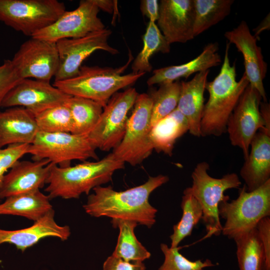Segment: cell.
<instances>
[{"mask_svg": "<svg viewBox=\"0 0 270 270\" xmlns=\"http://www.w3.org/2000/svg\"><path fill=\"white\" fill-rule=\"evenodd\" d=\"M180 88V82L176 80L160 84L158 89L150 92L149 95L152 102L150 120L152 127L176 108Z\"/></svg>", "mask_w": 270, "mask_h": 270, "instance_id": "1f68e13d", "label": "cell"}, {"mask_svg": "<svg viewBox=\"0 0 270 270\" xmlns=\"http://www.w3.org/2000/svg\"><path fill=\"white\" fill-rule=\"evenodd\" d=\"M140 10L144 16H146L150 22H156L158 18L159 4L156 0H142Z\"/></svg>", "mask_w": 270, "mask_h": 270, "instance_id": "f35d334b", "label": "cell"}, {"mask_svg": "<svg viewBox=\"0 0 270 270\" xmlns=\"http://www.w3.org/2000/svg\"><path fill=\"white\" fill-rule=\"evenodd\" d=\"M262 98L258 92L248 84L228 122L226 132L230 143L242 149L244 160L256 132L261 130H268L260 111Z\"/></svg>", "mask_w": 270, "mask_h": 270, "instance_id": "4fadbf2b", "label": "cell"}, {"mask_svg": "<svg viewBox=\"0 0 270 270\" xmlns=\"http://www.w3.org/2000/svg\"><path fill=\"white\" fill-rule=\"evenodd\" d=\"M66 104L72 117V133L76 134L87 135L98 122L104 109L96 102L76 96H70Z\"/></svg>", "mask_w": 270, "mask_h": 270, "instance_id": "4316f807", "label": "cell"}, {"mask_svg": "<svg viewBox=\"0 0 270 270\" xmlns=\"http://www.w3.org/2000/svg\"><path fill=\"white\" fill-rule=\"evenodd\" d=\"M66 10L57 0H0V21L30 38Z\"/></svg>", "mask_w": 270, "mask_h": 270, "instance_id": "ba28073f", "label": "cell"}, {"mask_svg": "<svg viewBox=\"0 0 270 270\" xmlns=\"http://www.w3.org/2000/svg\"><path fill=\"white\" fill-rule=\"evenodd\" d=\"M94 2L99 8L106 12L112 14L114 10L116 1L111 0H94Z\"/></svg>", "mask_w": 270, "mask_h": 270, "instance_id": "60d3db41", "label": "cell"}, {"mask_svg": "<svg viewBox=\"0 0 270 270\" xmlns=\"http://www.w3.org/2000/svg\"><path fill=\"white\" fill-rule=\"evenodd\" d=\"M194 35L196 36L223 20L230 13L234 0H193Z\"/></svg>", "mask_w": 270, "mask_h": 270, "instance_id": "83f0119b", "label": "cell"}, {"mask_svg": "<svg viewBox=\"0 0 270 270\" xmlns=\"http://www.w3.org/2000/svg\"><path fill=\"white\" fill-rule=\"evenodd\" d=\"M188 130L187 120L176 108L152 127L150 138L153 149L171 156L176 140Z\"/></svg>", "mask_w": 270, "mask_h": 270, "instance_id": "cb8c5ba5", "label": "cell"}, {"mask_svg": "<svg viewBox=\"0 0 270 270\" xmlns=\"http://www.w3.org/2000/svg\"><path fill=\"white\" fill-rule=\"evenodd\" d=\"M20 80L12 60H4L0 65V110L6 94Z\"/></svg>", "mask_w": 270, "mask_h": 270, "instance_id": "d590c367", "label": "cell"}, {"mask_svg": "<svg viewBox=\"0 0 270 270\" xmlns=\"http://www.w3.org/2000/svg\"><path fill=\"white\" fill-rule=\"evenodd\" d=\"M160 247L164 260L158 270H203L205 268L215 266L209 259L204 262L200 260L191 261L179 252L178 247L169 248L163 243Z\"/></svg>", "mask_w": 270, "mask_h": 270, "instance_id": "836d02e7", "label": "cell"}, {"mask_svg": "<svg viewBox=\"0 0 270 270\" xmlns=\"http://www.w3.org/2000/svg\"><path fill=\"white\" fill-rule=\"evenodd\" d=\"M40 132H70L73 122L70 108L66 102L48 108L35 116Z\"/></svg>", "mask_w": 270, "mask_h": 270, "instance_id": "d6a6232c", "label": "cell"}, {"mask_svg": "<svg viewBox=\"0 0 270 270\" xmlns=\"http://www.w3.org/2000/svg\"><path fill=\"white\" fill-rule=\"evenodd\" d=\"M240 270H262L264 252L256 228L234 240Z\"/></svg>", "mask_w": 270, "mask_h": 270, "instance_id": "f546056e", "label": "cell"}, {"mask_svg": "<svg viewBox=\"0 0 270 270\" xmlns=\"http://www.w3.org/2000/svg\"><path fill=\"white\" fill-rule=\"evenodd\" d=\"M229 48L228 42L219 74L206 86L209 98L204 106L200 122V136H220L226 132L228 119L249 84L244 73L240 80H236V66L234 64L232 66L230 62Z\"/></svg>", "mask_w": 270, "mask_h": 270, "instance_id": "7a4b0ae2", "label": "cell"}, {"mask_svg": "<svg viewBox=\"0 0 270 270\" xmlns=\"http://www.w3.org/2000/svg\"><path fill=\"white\" fill-rule=\"evenodd\" d=\"M112 30L104 29L74 38H64L56 42L59 56V66L54 82L70 78L76 76L83 62L96 50H102L112 54L118 50L110 46L108 40Z\"/></svg>", "mask_w": 270, "mask_h": 270, "instance_id": "7c38bea8", "label": "cell"}, {"mask_svg": "<svg viewBox=\"0 0 270 270\" xmlns=\"http://www.w3.org/2000/svg\"><path fill=\"white\" fill-rule=\"evenodd\" d=\"M50 200L40 190L12 196L0 204V214L20 216L36 222L53 209Z\"/></svg>", "mask_w": 270, "mask_h": 270, "instance_id": "d4e9b609", "label": "cell"}, {"mask_svg": "<svg viewBox=\"0 0 270 270\" xmlns=\"http://www.w3.org/2000/svg\"><path fill=\"white\" fill-rule=\"evenodd\" d=\"M143 262H126L113 254L108 256L103 264V270H146Z\"/></svg>", "mask_w": 270, "mask_h": 270, "instance_id": "74e56055", "label": "cell"}, {"mask_svg": "<svg viewBox=\"0 0 270 270\" xmlns=\"http://www.w3.org/2000/svg\"><path fill=\"white\" fill-rule=\"evenodd\" d=\"M218 49L216 42L210 43L197 57L188 62L154 70L146 83L150 86L172 82L180 78H187L193 74L217 66L222 62L220 56L218 52Z\"/></svg>", "mask_w": 270, "mask_h": 270, "instance_id": "603a6c76", "label": "cell"}, {"mask_svg": "<svg viewBox=\"0 0 270 270\" xmlns=\"http://www.w3.org/2000/svg\"><path fill=\"white\" fill-rule=\"evenodd\" d=\"M224 36L228 42L233 44L242 53L244 60V74L249 84L256 90L267 102L263 80L267 70V64L264 60L261 48L257 44V38L252 35L245 21L231 30L226 32Z\"/></svg>", "mask_w": 270, "mask_h": 270, "instance_id": "2e32d148", "label": "cell"}, {"mask_svg": "<svg viewBox=\"0 0 270 270\" xmlns=\"http://www.w3.org/2000/svg\"><path fill=\"white\" fill-rule=\"evenodd\" d=\"M138 94L136 88H129L110 98L98 122L87 134L96 149L108 152L120 142L126 132L128 112Z\"/></svg>", "mask_w": 270, "mask_h": 270, "instance_id": "30bf717a", "label": "cell"}, {"mask_svg": "<svg viewBox=\"0 0 270 270\" xmlns=\"http://www.w3.org/2000/svg\"><path fill=\"white\" fill-rule=\"evenodd\" d=\"M30 144H14L0 148V186L8 170L26 154Z\"/></svg>", "mask_w": 270, "mask_h": 270, "instance_id": "e575fe53", "label": "cell"}, {"mask_svg": "<svg viewBox=\"0 0 270 270\" xmlns=\"http://www.w3.org/2000/svg\"><path fill=\"white\" fill-rule=\"evenodd\" d=\"M52 209L30 226L17 230L0 228V245L4 243L14 244L22 252L47 237H55L66 240L70 235L68 226H60L54 219Z\"/></svg>", "mask_w": 270, "mask_h": 270, "instance_id": "d6986e66", "label": "cell"}, {"mask_svg": "<svg viewBox=\"0 0 270 270\" xmlns=\"http://www.w3.org/2000/svg\"><path fill=\"white\" fill-rule=\"evenodd\" d=\"M132 56L124 66L118 68L82 66L75 76L54 82L53 85L71 96L92 100L104 108L110 98L120 89L134 84L146 73L122 74Z\"/></svg>", "mask_w": 270, "mask_h": 270, "instance_id": "277c9868", "label": "cell"}, {"mask_svg": "<svg viewBox=\"0 0 270 270\" xmlns=\"http://www.w3.org/2000/svg\"><path fill=\"white\" fill-rule=\"evenodd\" d=\"M142 40L143 48L132 66V72L134 73L150 72L152 69L150 62L152 56L158 52L166 54L170 52V44L156 22L149 21Z\"/></svg>", "mask_w": 270, "mask_h": 270, "instance_id": "f1b7e54d", "label": "cell"}, {"mask_svg": "<svg viewBox=\"0 0 270 270\" xmlns=\"http://www.w3.org/2000/svg\"><path fill=\"white\" fill-rule=\"evenodd\" d=\"M100 11L94 0H80L78 7L66 10L54 22L31 38L56 43L64 38H79L104 29L98 14Z\"/></svg>", "mask_w": 270, "mask_h": 270, "instance_id": "8fae6325", "label": "cell"}, {"mask_svg": "<svg viewBox=\"0 0 270 270\" xmlns=\"http://www.w3.org/2000/svg\"><path fill=\"white\" fill-rule=\"evenodd\" d=\"M230 198L218 204V215L226 220L222 233L230 239L236 238L256 228L262 218L270 216V180L257 189L248 192L246 186L238 197Z\"/></svg>", "mask_w": 270, "mask_h": 270, "instance_id": "5b68a950", "label": "cell"}, {"mask_svg": "<svg viewBox=\"0 0 270 270\" xmlns=\"http://www.w3.org/2000/svg\"><path fill=\"white\" fill-rule=\"evenodd\" d=\"M209 167L206 162L198 163L192 174V186L185 189L195 198L202 208V220L206 231L204 238L213 235L218 236L222 233L218 204L229 198L224 194L226 190L239 188L242 184L235 173L227 174L219 178L210 176L208 173Z\"/></svg>", "mask_w": 270, "mask_h": 270, "instance_id": "8992f818", "label": "cell"}, {"mask_svg": "<svg viewBox=\"0 0 270 270\" xmlns=\"http://www.w3.org/2000/svg\"><path fill=\"white\" fill-rule=\"evenodd\" d=\"M169 180L167 176H150L144 184L124 191L117 192L111 186H98L83 206L92 216H107L112 220L136 222L150 228L156 222L158 210L149 202L151 193Z\"/></svg>", "mask_w": 270, "mask_h": 270, "instance_id": "6da1fadb", "label": "cell"}, {"mask_svg": "<svg viewBox=\"0 0 270 270\" xmlns=\"http://www.w3.org/2000/svg\"><path fill=\"white\" fill-rule=\"evenodd\" d=\"M114 228L120 230L118 242L112 254L126 262H140L148 259L150 253L137 239L134 230L138 225L134 220H112Z\"/></svg>", "mask_w": 270, "mask_h": 270, "instance_id": "484cf974", "label": "cell"}, {"mask_svg": "<svg viewBox=\"0 0 270 270\" xmlns=\"http://www.w3.org/2000/svg\"><path fill=\"white\" fill-rule=\"evenodd\" d=\"M38 132L35 116L24 108L0 110V148L14 144H30Z\"/></svg>", "mask_w": 270, "mask_h": 270, "instance_id": "44dd1931", "label": "cell"}, {"mask_svg": "<svg viewBox=\"0 0 270 270\" xmlns=\"http://www.w3.org/2000/svg\"><path fill=\"white\" fill-rule=\"evenodd\" d=\"M260 111L264 121L266 129L270 130V106L266 102H260Z\"/></svg>", "mask_w": 270, "mask_h": 270, "instance_id": "ab89813d", "label": "cell"}, {"mask_svg": "<svg viewBox=\"0 0 270 270\" xmlns=\"http://www.w3.org/2000/svg\"><path fill=\"white\" fill-rule=\"evenodd\" d=\"M124 162L112 153L96 162H84L74 166L60 167L53 164L45 191L50 199L78 198L94 188L112 180L114 172L124 168Z\"/></svg>", "mask_w": 270, "mask_h": 270, "instance_id": "3957f363", "label": "cell"}, {"mask_svg": "<svg viewBox=\"0 0 270 270\" xmlns=\"http://www.w3.org/2000/svg\"><path fill=\"white\" fill-rule=\"evenodd\" d=\"M210 70L196 73L188 82H180L181 88L176 109L186 118L190 133L200 136V122L204 108V94Z\"/></svg>", "mask_w": 270, "mask_h": 270, "instance_id": "7402d4cb", "label": "cell"}, {"mask_svg": "<svg viewBox=\"0 0 270 270\" xmlns=\"http://www.w3.org/2000/svg\"><path fill=\"white\" fill-rule=\"evenodd\" d=\"M260 238L264 252L262 270H270V218L261 219L256 227Z\"/></svg>", "mask_w": 270, "mask_h": 270, "instance_id": "8d00e7d4", "label": "cell"}, {"mask_svg": "<svg viewBox=\"0 0 270 270\" xmlns=\"http://www.w3.org/2000/svg\"><path fill=\"white\" fill-rule=\"evenodd\" d=\"M96 148L86 134L70 132L49 133L38 132L28 154L34 160L46 159L56 166H70L74 160L86 162L88 158L98 160Z\"/></svg>", "mask_w": 270, "mask_h": 270, "instance_id": "52a82bcc", "label": "cell"}, {"mask_svg": "<svg viewBox=\"0 0 270 270\" xmlns=\"http://www.w3.org/2000/svg\"><path fill=\"white\" fill-rule=\"evenodd\" d=\"M194 18L193 0H162L157 26L170 44L185 43L194 38Z\"/></svg>", "mask_w": 270, "mask_h": 270, "instance_id": "e0dca14e", "label": "cell"}, {"mask_svg": "<svg viewBox=\"0 0 270 270\" xmlns=\"http://www.w3.org/2000/svg\"><path fill=\"white\" fill-rule=\"evenodd\" d=\"M247 158L240 170L248 192L270 180V131L258 130L252 138Z\"/></svg>", "mask_w": 270, "mask_h": 270, "instance_id": "ffe728a7", "label": "cell"}, {"mask_svg": "<svg viewBox=\"0 0 270 270\" xmlns=\"http://www.w3.org/2000/svg\"><path fill=\"white\" fill-rule=\"evenodd\" d=\"M152 105L149 94H138L128 118L124 135L112 152L118 160L135 166L152 153L154 149L150 138Z\"/></svg>", "mask_w": 270, "mask_h": 270, "instance_id": "9c48e42d", "label": "cell"}, {"mask_svg": "<svg viewBox=\"0 0 270 270\" xmlns=\"http://www.w3.org/2000/svg\"><path fill=\"white\" fill-rule=\"evenodd\" d=\"M183 194L180 204L182 216L174 226V232L170 236L172 248L178 247L184 238L191 235L194 228L202 216V208L195 198L186 190Z\"/></svg>", "mask_w": 270, "mask_h": 270, "instance_id": "4dcf8cb0", "label": "cell"}, {"mask_svg": "<svg viewBox=\"0 0 270 270\" xmlns=\"http://www.w3.org/2000/svg\"><path fill=\"white\" fill-rule=\"evenodd\" d=\"M70 96L50 82L24 78L6 94L2 108L23 107L35 116L48 108L65 103Z\"/></svg>", "mask_w": 270, "mask_h": 270, "instance_id": "9a60e30c", "label": "cell"}, {"mask_svg": "<svg viewBox=\"0 0 270 270\" xmlns=\"http://www.w3.org/2000/svg\"><path fill=\"white\" fill-rule=\"evenodd\" d=\"M52 164L46 159L17 161L2 180L0 199L40 190L46 184Z\"/></svg>", "mask_w": 270, "mask_h": 270, "instance_id": "ac0fdd59", "label": "cell"}, {"mask_svg": "<svg viewBox=\"0 0 270 270\" xmlns=\"http://www.w3.org/2000/svg\"><path fill=\"white\" fill-rule=\"evenodd\" d=\"M11 60L21 80L50 82L59 66L56 43L33 38L22 44Z\"/></svg>", "mask_w": 270, "mask_h": 270, "instance_id": "5bb4252c", "label": "cell"}]
</instances>
